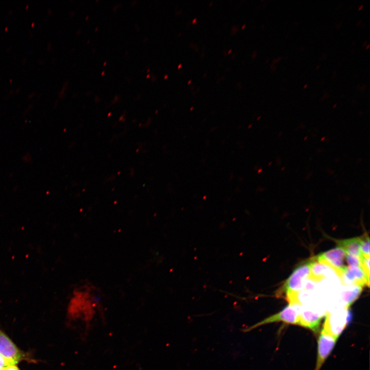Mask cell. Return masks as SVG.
I'll return each mask as SVG.
<instances>
[{
	"label": "cell",
	"mask_w": 370,
	"mask_h": 370,
	"mask_svg": "<svg viewBox=\"0 0 370 370\" xmlns=\"http://www.w3.org/2000/svg\"><path fill=\"white\" fill-rule=\"evenodd\" d=\"M338 338L322 330L318 340V351L314 370H320L332 351Z\"/></svg>",
	"instance_id": "52a82bcc"
},
{
	"label": "cell",
	"mask_w": 370,
	"mask_h": 370,
	"mask_svg": "<svg viewBox=\"0 0 370 370\" xmlns=\"http://www.w3.org/2000/svg\"><path fill=\"white\" fill-rule=\"evenodd\" d=\"M346 255V253L343 249L338 246L319 254L315 259L329 266L339 276L346 267L345 265Z\"/></svg>",
	"instance_id": "8992f818"
},
{
	"label": "cell",
	"mask_w": 370,
	"mask_h": 370,
	"mask_svg": "<svg viewBox=\"0 0 370 370\" xmlns=\"http://www.w3.org/2000/svg\"><path fill=\"white\" fill-rule=\"evenodd\" d=\"M97 288L89 283H83L74 287L66 308V318L71 323L83 326L89 330L102 310Z\"/></svg>",
	"instance_id": "6da1fadb"
},
{
	"label": "cell",
	"mask_w": 370,
	"mask_h": 370,
	"mask_svg": "<svg viewBox=\"0 0 370 370\" xmlns=\"http://www.w3.org/2000/svg\"><path fill=\"white\" fill-rule=\"evenodd\" d=\"M10 365L12 364L0 355V370H7Z\"/></svg>",
	"instance_id": "2e32d148"
},
{
	"label": "cell",
	"mask_w": 370,
	"mask_h": 370,
	"mask_svg": "<svg viewBox=\"0 0 370 370\" xmlns=\"http://www.w3.org/2000/svg\"><path fill=\"white\" fill-rule=\"evenodd\" d=\"M361 267L367 277L369 279V258L364 257L362 255L361 256Z\"/></svg>",
	"instance_id": "9a60e30c"
},
{
	"label": "cell",
	"mask_w": 370,
	"mask_h": 370,
	"mask_svg": "<svg viewBox=\"0 0 370 370\" xmlns=\"http://www.w3.org/2000/svg\"><path fill=\"white\" fill-rule=\"evenodd\" d=\"M0 355L11 364L16 365L22 361L36 362L29 353L20 349L11 338L0 328Z\"/></svg>",
	"instance_id": "3957f363"
},
{
	"label": "cell",
	"mask_w": 370,
	"mask_h": 370,
	"mask_svg": "<svg viewBox=\"0 0 370 370\" xmlns=\"http://www.w3.org/2000/svg\"><path fill=\"white\" fill-rule=\"evenodd\" d=\"M362 290V287L359 286H347L341 293V301L342 307L349 308L359 297Z\"/></svg>",
	"instance_id": "8fae6325"
},
{
	"label": "cell",
	"mask_w": 370,
	"mask_h": 370,
	"mask_svg": "<svg viewBox=\"0 0 370 370\" xmlns=\"http://www.w3.org/2000/svg\"><path fill=\"white\" fill-rule=\"evenodd\" d=\"M7 370H20L16 365L12 364L10 365L7 368Z\"/></svg>",
	"instance_id": "e0dca14e"
},
{
	"label": "cell",
	"mask_w": 370,
	"mask_h": 370,
	"mask_svg": "<svg viewBox=\"0 0 370 370\" xmlns=\"http://www.w3.org/2000/svg\"><path fill=\"white\" fill-rule=\"evenodd\" d=\"M310 272V262L299 266L293 271L282 287L283 292L289 304H299L298 298L303 288V280L309 276Z\"/></svg>",
	"instance_id": "7a4b0ae2"
},
{
	"label": "cell",
	"mask_w": 370,
	"mask_h": 370,
	"mask_svg": "<svg viewBox=\"0 0 370 370\" xmlns=\"http://www.w3.org/2000/svg\"><path fill=\"white\" fill-rule=\"evenodd\" d=\"M298 304H289L286 307L277 313L273 314L263 320L242 330L243 332L250 331L260 326L276 322H283L290 324H298Z\"/></svg>",
	"instance_id": "5b68a950"
},
{
	"label": "cell",
	"mask_w": 370,
	"mask_h": 370,
	"mask_svg": "<svg viewBox=\"0 0 370 370\" xmlns=\"http://www.w3.org/2000/svg\"><path fill=\"white\" fill-rule=\"evenodd\" d=\"M339 277L346 286H369V279L360 266H346Z\"/></svg>",
	"instance_id": "ba28073f"
},
{
	"label": "cell",
	"mask_w": 370,
	"mask_h": 370,
	"mask_svg": "<svg viewBox=\"0 0 370 370\" xmlns=\"http://www.w3.org/2000/svg\"><path fill=\"white\" fill-rule=\"evenodd\" d=\"M361 240L362 237H357L337 240V244L347 254L360 257L362 256L360 250Z\"/></svg>",
	"instance_id": "7c38bea8"
},
{
	"label": "cell",
	"mask_w": 370,
	"mask_h": 370,
	"mask_svg": "<svg viewBox=\"0 0 370 370\" xmlns=\"http://www.w3.org/2000/svg\"><path fill=\"white\" fill-rule=\"evenodd\" d=\"M351 318V313L348 308H338L326 314L322 329L338 338Z\"/></svg>",
	"instance_id": "277c9868"
},
{
	"label": "cell",
	"mask_w": 370,
	"mask_h": 370,
	"mask_svg": "<svg viewBox=\"0 0 370 370\" xmlns=\"http://www.w3.org/2000/svg\"><path fill=\"white\" fill-rule=\"evenodd\" d=\"M361 257L346 254L345 260L349 266L361 267Z\"/></svg>",
	"instance_id": "5bb4252c"
},
{
	"label": "cell",
	"mask_w": 370,
	"mask_h": 370,
	"mask_svg": "<svg viewBox=\"0 0 370 370\" xmlns=\"http://www.w3.org/2000/svg\"><path fill=\"white\" fill-rule=\"evenodd\" d=\"M334 273H336L335 271L328 265L317 260L312 261L310 262V274L308 278L314 281H318Z\"/></svg>",
	"instance_id": "30bf717a"
},
{
	"label": "cell",
	"mask_w": 370,
	"mask_h": 370,
	"mask_svg": "<svg viewBox=\"0 0 370 370\" xmlns=\"http://www.w3.org/2000/svg\"><path fill=\"white\" fill-rule=\"evenodd\" d=\"M360 250L363 257L369 258V238L368 236L362 237Z\"/></svg>",
	"instance_id": "4fadbf2b"
},
{
	"label": "cell",
	"mask_w": 370,
	"mask_h": 370,
	"mask_svg": "<svg viewBox=\"0 0 370 370\" xmlns=\"http://www.w3.org/2000/svg\"><path fill=\"white\" fill-rule=\"evenodd\" d=\"M323 314L315 309L299 306L298 325L317 332Z\"/></svg>",
	"instance_id": "9c48e42d"
}]
</instances>
